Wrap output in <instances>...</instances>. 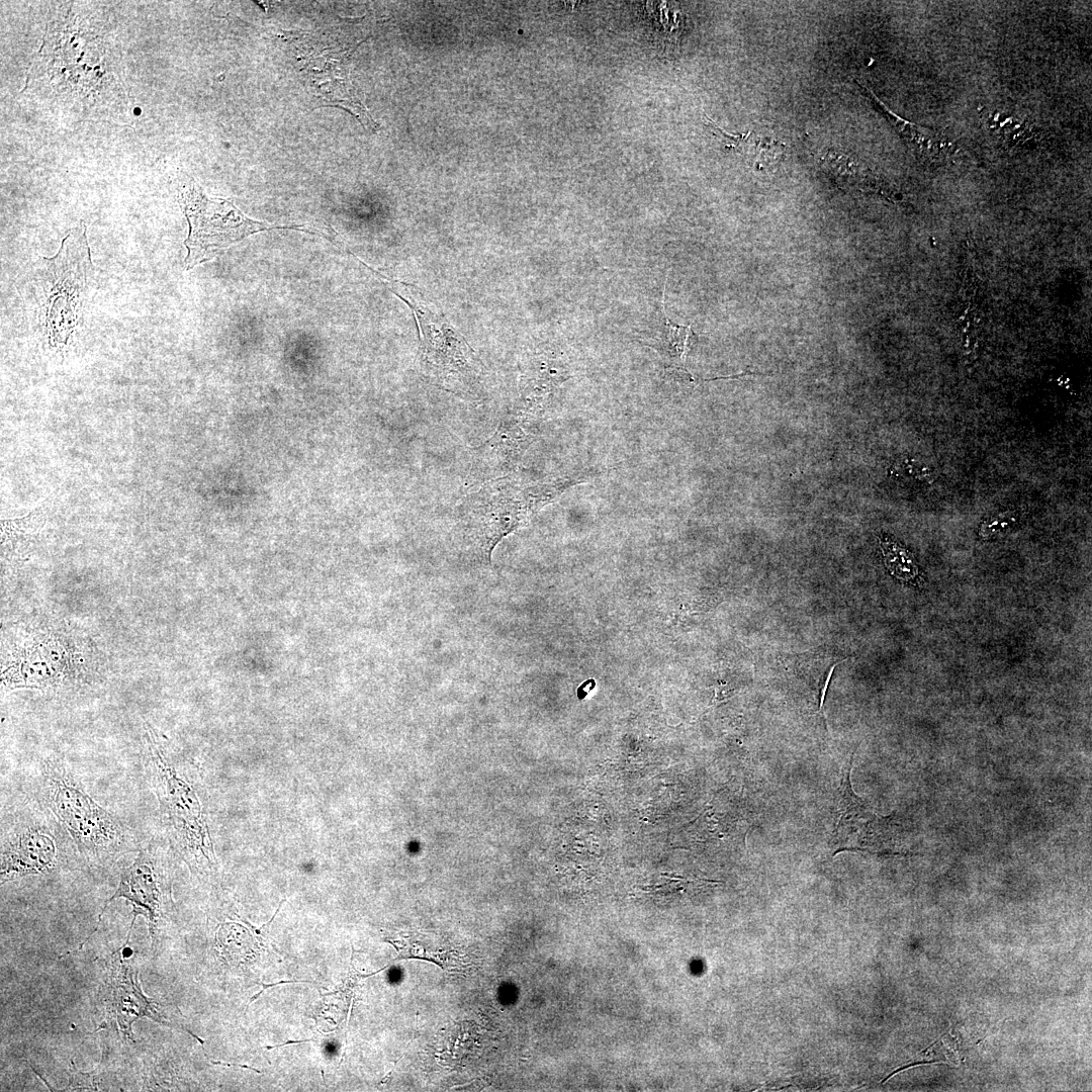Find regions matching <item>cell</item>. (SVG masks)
I'll return each mask as SVG.
<instances>
[{"mask_svg": "<svg viewBox=\"0 0 1092 1092\" xmlns=\"http://www.w3.org/2000/svg\"><path fill=\"white\" fill-rule=\"evenodd\" d=\"M390 289L413 310L419 331V362L435 385L468 400L481 398L485 367L462 334L416 287L390 281Z\"/></svg>", "mask_w": 1092, "mask_h": 1092, "instance_id": "6da1fadb", "label": "cell"}, {"mask_svg": "<svg viewBox=\"0 0 1092 1092\" xmlns=\"http://www.w3.org/2000/svg\"><path fill=\"white\" fill-rule=\"evenodd\" d=\"M560 486L522 485L509 475L478 483L456 508L457 526L468 553L490 564L495 545L550 500Z\"/></svg>", "mask_w": 1092, "mask_h": 1092, "instance_id": "7a4b0ae2", "label": "cell"}, {"mask_svg": "<svg viewBox=\"0 0 1092 1092\" xmlns=\"http://www.w3.org/2000/svg\"><path fill=\"white\" fill-rule=\"evenodd\" d=\"M39 785L40 801L81 853L101 858L117 854L131 842L122 822L99 805L59 761L43 764Z\"/></svg>", "mask_w": 1092, "mask_h": 1092, "instance_id": "3957f363", "label": "cell"}, {"mask_svg": "<svg viewBox=\"0 0 1092 1092\" xmlns=\"http://www.w3.org/2000/svg\"><path fill=\"white\" fill-rule=\"evenodd\" d=\"M44 326L53 347H63L78 325L88 274L92 267L86 226L82 222L63 239L52 258H43Z\"/></svg>", "mask_w": 1092, "mask_h": 1092, "instance_id": "277c9868", "label": "cell"}, {"mask_svg": "<svg viewBox=\"0 0 1092 1092\" xmlns=\"http://www.w3.org/2000/svg\"><path fill=\"white\" fill-rule=\"evenodd\" d=\"M181 202L190 226L185 241L188 249L186 270L210 260L255 233L287 228L251 219L232 201L208 198L195 183L182 189Z\"/></svg>", "mask_w": 1092, "mask_h": 1092, "instance_id": "5b68a950", "label": "cell"}, {"mask_svg": "<svg viewBox=\"0 0 1092 1092\" xmlns=\"http://www.w3.org/2000/svg\"><path fill=\"white\" fill-rule=\"evenodd\" d=\"M145 726L152 782L167 831L182 848L204 853L207 843L196 797L170 762L155 729Z\"/></svg>", "mask_w": 1092, "mask_h": 1092, "instance_id": "8992f818", "label": "cell"}, {"mask_svg": "<svg viewBox=\"0 0 1092 1092\" xmlns=\"http://www.w3.org/2000/svg\"><path fill=\"white\" fill-rule=\"evenodd\" d=\"M60 845L53 829L42 822L14 823L2 836L1 884L51 872L58 863Z\"/></svg>", "mask_w": 1092, "mask_h": 1092, "instance_id": "52a82bcc", "label": "cell"}, {"mask_svg": "<svg viewBox=\"0 0 1092 1092\" xmlns=\"http://www.w3.org/2000/svg\"><path fill=\"white\" fill-rule=\"evenodd\" d=\"M125 945L112 954L103 1001L108 1022L114 1021L124 1038L133 1040L132 1023L144 1016L171 1025L162 1006L144 995L131 960L125 957ZM106 1022L105 1024H108Z\"/></svg>", "mask_w": 1092, "mask_h": 1092, "instance_id": "ba28073f", "label": "cell"}, {"mask_svg": "<svg viewBox=\"0 0 1092 1092\" xmlns=\"http://www.w3.org/2000/svg\"><path fill=\"white\" fill-rule=\"evenodd\" d=\"M852 759L844 772L837 806L834 842L840 849L882 851L895 845L891 817H882L853 792L850 785Z\"/></svg>", "mask_w": 1092, "mask_h": 1092, "instance_id": "9c48e42d", "label": "cell"}, {"mask_svg": "<svg viewBox=\"0 0 1092 1092\" xmlns=\"http://www.w3.org/2000/svg\"><path fill=\"white\" fill-rule=\"evenodd\" d=\"M525 418L504 419L494 433L470 452L469 479L478 484L509 475L517 466L528 442Z\"/></svg>", "mask_w": 1092, "mask_h": 1092, "instance_id": "30bf717a", "label": "cell"}, {"mask_svg": "<svg viewBox=\"0 0 1092 1092\" xmlns=\"http://www.w3.org/2000/svg\"><path fill=\"white\" fill-rule=\"evenodd\" d=\"M116 898H124L131 904L133 909L131 925L138 915H143L148 919L150 931L154 936L161 915L162 889L158 853L152 846L142 849L133 862L122 870L118 887L104 905L93 932L97 930L108 904Z\"/></svg>", "mask_w": 1092, "mask_h": 1092, "instance_id": "8fae6325", "label": "cell"}, {"mask_svg": "<svg viewBox=\"0 0 1092 1092\" xmlns=\"http://www.w3.org/2000/svg\"><path fill=\"white\" fill-rule=\"evenodd\" d=\"M567 378L562 360L549 350H539L527 357L519 382L517 415L527 418L541 408L552 391Z\"/></svg>", "mask_w": 1092, "mask_h": 1092, "instance_id": "7c38bea8", "label": "cell"}, {"mask_svg": "<svg viewBox=\"0 0 1092 1092\" xmlns=\"http://www.w3.org/2000/svg\"><path fill=\"white\" fill-rule=\"evenodd\" d=\"M859 85L867 92H869V95L872 97L874 102L885 113L887 118L891 121V123L895 126V128L900 132V134L903 136V139L906 141V143L908 144L909 148L912 151L916 152L921 157L932 158V157H936V156H939V157L943 156V154H941L939 151H937L935 149V147H934V145L943 146V144L941 143V142H943L942 140L936 138L935 135L933 136L932 132H930L928 129H926L924 127H921V126H918L916 124H913V123L899 117L894 112H892L885 104H883L881 102V100H879L877 98V96H875V94L873 93L872 90H870L869 88H867L864 85H862L860 83H859Z\"/></svg>", "mask_w": 1092, "mask_h": 1092, "instance_id": "4fadbf2b", "label": "cell"}, {"mask_svg": "<svg viewBox=\"0 0 1092 1092\" xmlns=\"http://www.w3.org/2000/svg\"><path fill=\"white\" fill-rule=\"evenodd\" d=\"M40 511L34 510L29 515L14 520H2V541L11 540V548H28L32 536L37 533L41 521Z\"/></svg>", "mask_w": 1092, "mask_h": 1092, "instance_id": "5bb4252c", "label": "cell"}, {"mask_svg": "<svg viewBox=\"0 0 1092 1092\" xmlns=\"http://www.w3.org/2000/svg\"><path fill=\"white\" fill-rule=\"evenodd\" d=\"M881 547L885 564L890 572L905 581H913L918 575V568L910 553L894 542L883 540Z\"/></svg>", "mask_w": 1092, "mask_h": 1092, "instance_id": "9a60e30c", "label": "cell"}, {"mask_svg": "<svg viewBox=\"0 0 1092 1092\" xmlns=\"http://www.w3.org/2000/svg\"><path fill=\"white\" fill-rule=\"evenodd\" d=\"M785 150L783 143L763 136L750 143L747 154H750L756 168L764 169L778 164L783 159Z\"/></svg>", "mask_w": 1092, "mask_h": 1092, "instance_id": "2e32d148", "label": "cell"}, {"mask_svg": "<svg viewBox=\"0 0 1092 1092\" xmlns=\"http://www.w3.org/2000/svg\"><path fill=\"white\" fill-rule=\"evenodd\" d=\"M892 472L895 477L921 484H929L934 480V471L928 464L910 457L897 461L892 467Z\"/></svg>", "mask_w": 1092, "mask_h": 1092, "instance_id": "e0dca14e", "label": "cell"}, {"mask_svg": "<svg viewBox=\"0 0 1092 1092\" xmlns=\"http://www.w3.org/2000/svg\"><path fill=\"white\" fill-rule=\"evenodd\" d=\"M1018 514L1016 511L1008 510L1000 512L991 516L984 521L979 529V536L982 539L992 538L1000 533L1011 529L1018 521Z\"/></svg>", "mask_w": 1092, "mask_h": 1092, "instance_id": "ac0fdd59", "label": "cell"}, {"mask_svg": "<svg viewBox=\"0 0 1092 1092\" xmlns=\"http://www.w3.org/2000/svg\"><path fill=\"white\" fill-rule=\"evenodd\" d=\"M705 123L709 127L711 132L721 141V143L727 150L734 151L739 154H747L750 146L749 138L751 136V131L735 134L728 133L706 114Z\"/></svg>", "mask_w": 1092, "mask_h": 1092, "instance_id": "d6986e66", "label": "cell"}, {"mask_svg": "<svg viewBox=\"0 0 1092 1092\" xmlns=\"http://www.w3.org/2000/svg\"><path fill=\"white\" fill-rule=\"evenodd\" d=\"M664 326L666 329L665 346L671 354H676L680 357L689 344L690 335H692L691 327H684L672 323L664 313Z\"/></svg>", "mask_w": 1092, "mask_h": 1092, "instance_id": "ffe728a7", "label": "cell"}]
</instances>
